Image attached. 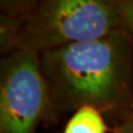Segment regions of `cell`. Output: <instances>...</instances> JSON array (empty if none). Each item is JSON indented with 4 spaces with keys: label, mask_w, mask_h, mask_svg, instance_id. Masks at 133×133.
<instances>
[{
    "label": "cell",
    "mask_w": 133,
    "mask_h": 133,
    "mask_svg": "<svg viewBox=\"0 0 133 133\" xmlns=\"http://www.w3.org/2000/svg\"><path fill=\"white\" fill-rule=\"evenodd\" d=\"M39 61L48 98L44 125L87 105L119 121L133 114V38L125 29L43 52Z\"/></svg>",
    "instance_id": "cell-1"
},
{
    "label": "cell",
    "mask_w": 133,
    "mask_h": 133,
    "mask_svg": "<svg viewBox=\"0 0 133 133\" xmlns=\"http://www.w3.org/2000/svg\"><path fill=\"white\" fill-rule=\"evenodd\" d=\"M122 28L118 0H32L20 15L15 50L42 54Z\"/></svg>",
    "instance_id": "cell-2"
},
{
    "label": "cell",
    "mask_w": 133,
    "mask_h": 133,
    "mask_svg": "<svg viewBox=\"0 0 133 133\" xmlns=\"http://www.w3.org/2000/svg\"><path fill=\"white\" fill-rule=\"evenodd\" d=\"M48 104L39 54L15 50L1 56L0 133H36Z\"/></svg>",
    "instance_id": "cell-3"
},
{
    "label": "cell",
    "mask_w": 133,
    "mask_h": 133,
    "mask_svg": "<svg viewBox=\"0 0 133 133\" xmlns=\"http://www.w3.org/2000/svg\"><path fill=\"white\" fill-rule=\"evenodd\" d=\"M109 130L103 112L87 105L71 114L62 133H107Z\"/></svg>",
    "instance_id": "cell-4"
},
{
    "label": "cell",
    "mask_w": 133,
    "mask_h": 133,
    "mask_svg": "<svg viewBox=\"0 0 133 133\" xmlns=\"http://www.w3.org/2000/svg\"><path fill=\"white\" fill-rule=\"evenodd\" d=\"M118 6L122 28L133 38V0H118Z\"/></svg>",
    "instance_id": "cell-5"
},
{
    "label": "cell",
    "mask_w": 133,
    "mask_h": 133,
    "mask_svg": "<svg viewBox=\"0 0 133 133\" xmlns=\"http://www.w3.org/2000/svg\"><path fill=\"white\" fill-rule=\"evenodd\" d=\"M112 133H133V114L121 119L118 125L112 130Z\"/></svg>",
    "instance_id": "cell-6"
},
{
    "label": "cell",
    "mask_w": 133,
    "mask_h": 133,
    "mask_svg": "<svg viewBox=\"0 0 133 133\" xmlns=\"http://www.w3.org/2000/svg\"><path fill=\"white\" fill-rule=\"evenodd\" d=\"M131 102H132V110H133V73H132V90H131Z\"/></svg>",
    "instance_id": "cell-7"
}]
</instances>
